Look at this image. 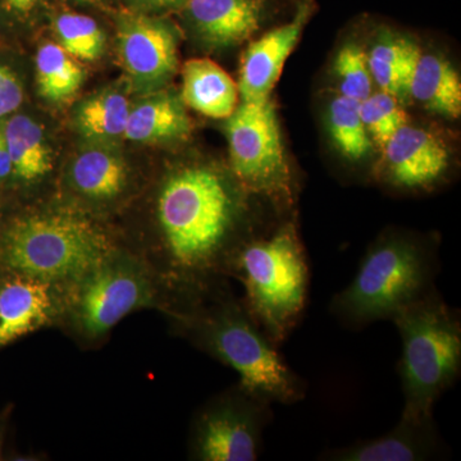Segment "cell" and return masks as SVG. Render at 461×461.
<instances>
[{
  "instance_id": "cell-31",
  "label": "cell",
  "mask_w": 461,
  "mask_h": 461,
  "mask_svg": "<svg viewBox=\"0 0 461 461\" xmlns=\"http://www.w3.org/2000/svg\"><path fill=\"white\" fill-rule=\"evenodd\" d=\"M7 3L18 12H29L30 9L35 7L38 0H7Z\"/></svg>"
},
{
  "instance_id": "cell-21",
  "label": "cell",
  "mask_w": 461,
  "mask_h": 461,
  "mask_svg": "<svg viewBox=\"0 0 461 461\" xmlns=\"http://www.w3.org/2000/svg\"><path fill=\"white\" fill-rule=\"evenodd\" d=\"M420 54V48L405 39H384L378 42L366 56L373 81L384 93L395 96L408 94Z\"/></svg>"
},
{
  "instance_id": "cell-14",
  "label": "cell",
  "mask_w": 461,
  "mask_h": 461,
  "mask_svg": "<svg viewBox=\"0 0 461 461\" xmlns=\"http://www.w3.org/2000/svg\"><path fill=\"white\" fill-rule=\"evenodd\" d=\"M118 48L124 68L138 83H159L177 65L175 33L153 18L126 16L121 20Z\"/></svg>"
},
{
  "instance_id": "cell-8",
  "label": "cell",
  "mask_w": 461,
  "mask_h": 461,
  "mask_svg": "<svg viewBox=\"0 0 461 461\" xmlns=\"http://www.w3.org/2000/svg\"><path fill=\"white\" fill-rule=\"evenodd\" d=\"M226 130L236 181L251 195L290 208L295 182L271 98L241 102L227 118Z\"/></svg>"
},
{
  "instance_id": "cell-15",
  "label": "cell",
  "mask_w": 461,
  "mask_h": 461,
  "mask_svg": "<svg viewBox=\"0 0 461 461\" xmlns=\"http://www.w3.org/2000/svg\"><path fill=\"white\" fill-rule=\"evenodd\" d=\"M191 20L206 39L217 45L247 41L259 27L262 0H186Z\"/></svg>"
},
{
  "instance_id": "cell-19",
  "label": "cell",
  "mask_w": 461,
  "mask_h": 461,
  "mask_svg": "<svg viewBox=\"0 0 461 461\" xmlns=\"http://www.w3.org/2000/svg\"><path fill=\"white\" fill-rule=\"evenodd\" d=\"M190 129L181 100L163 94L131 108L123 136L135 142L167 141L184 138Z\"/></svg>"
},
{
  "instance_id": "cell-17",
  "label": "cell",
  "mask_w": 461,
  "mask_h": 461,
  "mask_svg": "<svg viewBox=\"0 0 461 461\" xmlns=\"http://www.w3.org/2000/svg\"><path fill=\"white\" fill-rule=\"evenodd\" d=\"M408 95L444 117L457 118L461 113L459 74L444 58L420 54L412 69Z\"/></svg>"
},
{
  "instance_id": "cell-24",
  "label": "cell",
  "mask_w": 461,
  "mask_h": 461,
  "mask_svg": "<svg viewBox=\"0 0 461 461\" xmlns=\"http://www.w3.org/2000/svg\"><path fill=\"white\" fill-rule=\"evenodd\" d=\"M329 126L339 153L350 162H359L369 154L371 141L360 115V103L339 96L330 104Z\"/></svg>"
},
{
  "instance_id": "cell-34",
  "label": "cell",
  "mask_w": 461,
  "mask_h": 461,
  "mask_svg": "<svg viewBox=\"0 0 461 461\" xmlns=\"http://www.w3.org/2000/svg\"><path fill=\"white\" fill-rule=\"evenodd\" d=\"M0 235H2V230H0Z\"/></svg>"
},
{
  "instance_id": "cell-16",
  "label": "cell",
  "mask_w": 461,
  "mask_h": 461,
  "mask_svg": "<svg viewBox=\"0 0 461 461\" xmlns=\"http://www.w3.org/2000/svg\"><path fill=\"white\" fill-rule=\"evenodd\" d=\"M239 102V89L226 71L208 58H196L182 69V103L205 117L229 118Z\"/></svg>"
},
{
  "instance_id": "cell-29",
  "label": "cell",
  "mask_w": 461,
  "mask_h": 461,
  "mask_svg": "<svg viewBox=\"0 0 461 461\" xmlns=\"http://www.w3.org/2000/svg\"><path fill=\"white\" fill-rule=\"evenodd\" d=\"M14 178L11 158H9L5 139H3L2 127H0V185Z\"/></svg>"
},
{
  "instance_id": "cell-7",
  "label": "cell",
  "mask_w": 461,
  "mask_h": 461,
  "mask_svg": "<svg viewBox=\"0 0 461 461\" xmlns=\"http://www.w3.org/2000/svg\"><path fill=\"white\" fill-rule=\"evenodd\" d=\"M182 293L144 263L112 251L80 280L69 285L65 313L85 339L104 338L123 318L142 308L165 305L173 314Z\"/></svg>"
},
{
  "instance_id": "cell-18",
  "label": "cell",
  "mask_w": 461,
  "mask_h": 461,
  "mask_svg": "<svg viewBox=\"0 0 461 461\" xmlns=\"http://www.w3.org/2000/svg\"><path fill=\"white\" fill-rule=\"evenodd\" d=\"M2 133L14 180L32 184L42 180L51 171L53 157L35 121L27 115H14L3 124Z\"/></svg>"
},
{
  "instance_id": "cell-5",
  "label": "cell",
  "mask_w": 461,
  "mask_h": 461,
  "mask_svg": "<svg viewBox=\"0 0 461 461\" xmlns=\"http://www.w3.org/2000/svg\"><path fill=\"white\" fill-rule=\"evenodd\" d=\"M402 339L399 362L403 417H432L461 373V315L438 290L393 318Z\"/></svg>"
},
{
  "instance_id": "cell-28",
  "label": "cell",
  "mask_w": 461,
  "mask_h": 461,
  "mask_svg": "<svg viewBox=\"0 0 461 461\" xmlns=\"http://www.w3.org/2000/svg\"><path fill=\"white\" fill-rule=\"evenodd\" d=\"M23 102V90L17 76L0 65V120L16 112Z\"/></svg>"
},
{
  "instance_id": "cell-25",
  "label": "cell",
  "mask_w": 461,
  "mask_h": 461,
  "mask_svg": "<svg viewBox=\"0 0 461 461\" xmlns=\"http://www.w3.org/2000/svg\"><path fill=\"white\" fill-rule=\"evenodd\" d=\"M60 47L74 58L95 60L104 50L105 36L95 20L83 14H63L56 20Z\"/></svg>"
},
{
  "instance_id": "cell-1",
  "label": "cell",
  "mask_w": 461,
  "mask_h": 461,
  "mask_svg": "<svg viewBox=\"0 0 461 461\" xmlns=\"http://www.w3.org/2000/svg\"><path fill=\"white\" fill-rule=\"evenodd\" d=\"M251 196L209 167H185L168 176L157 200L159 275L181 293L230 278L240 250L264 230L251 226Z\"/></svg>"
},
{
  "instance_id": "cell-3",
  "label": "cell",
  "mask_w": 461,
  "mask_h": 461,
  "mask_svg": "<svg viewBox=\"0 0 461 461\" xmlns=\"http://www.w3.org/2000/svg\"><path fill=\"white\" fill-rule=\"evenodd\" d=\"M438 245L406 232L384 233L368 248L353 281L330 300V313L348 330L393 321L437 290Z\"/></svg>"
},
{
  "instance_id": "cell-10",
  "label": "cell",
  "mask_w": 461,
  "mask_h": 461,
  "mask_svg": "<svg viewBox=\"0 0 461 461\" xmlns=\"http://www.w3.org/2000/svg\"><path fill=\"white\" fill-rule=\"evenodd\" d=\"M63 286L5 269L0 276V348L50 326L65 313Z\"/></svg>"
},
{
  "instance_id": "cell-27",
  "label": "cell",
  "mask_w": 461,
  "mask_h": 461,
  "mask_svg": "<svg viewBox=\"0 0 461 461\" xmlns=\"http://www.w3.org/2000/svg\"><path fill=\"white\" fill-rule=\"evenodd\" d=\"M335 74L341 95L362 103L372 94L373 78L368 58L357 45H346L335 60Z\"/></svg>"
},
{
  "instance_id": "cell-12",
  "label": "cell",
  "mask_w": 461,
  "mask_h": 461,
  "mask_svg": "<svg viewBox=\"0 0 461 461\" xmlns=\"http://www.w3.org/2000/svg\"><path fill=\"white\" fill-rule=\"evenodd\" d=\"M445 454V445L432 417H400L384 435L344 447L324 451L318 459L329 461H426Z\"/></svg>"
},
{
  "instance_id": "cell-23",
  "label": "cell",
  "mask_w": 461,
  "mask_h": 461,
  "mask_svg": "<svg viewBox=\"0 0 461 461\" xmlns=\"http://www.w3.org/2000/svg\"><path fill=\"white\" fill-rule=\"evenodd\" d=\"M131 105L129 99L117 91H107L94 96L81 105L77 126L87 138L108 140L123 136Z\"/></svg>"
},
{
  "instance_id": "cell-6",
  "label": "cell",
  "mask_w": 461,
  "mask_h": 461,
  "mask_svg": "<svg viewBox=\"0 0 461 461\" xmlns=\"http://www.w3.org/2000/svg\"><path fill=\"white\" fill-rule=\"evenodd\" d=\"M113 250L108 236L75 212L23 215L0 235L3 269L66 286L80 280Z\"/></svg>"
},
{
  "instance_id": "cell-32",
  "label": "cell",
  "mask_w": 461,
  "mask_h": 461,
  "mask_svg": "<svg viewBox=\"0 0 461 461\" xmlns=\"http://www.w3.org/2000/svg\"><path fill=\"white\" fill-rule=\"evenodd\" d=\"M2 445H3V424L0 423V457H2Z\"/></svg>"
},
{
  "instance_id": "cell-13",
  "label": "cell",
  "mask_w": 461,
  "mask_h": 461,
  "mask_svg": "<svg viewBox=\"0 0 461 461\" xmlns=\"http://www.w3.org/2000/svg\"><path fill=\"white\" fill-rule=\"evenodd\" d=\"M311 14V5L302 2L290 23L264 33L249 45L242 58L238 85L242 102L269 98Z\"/></svg>"
},
{
  "instance_id": "cell-9",
  "label": "cell",
  "mask_w": 461,
  "mask_h": 461,
  "mask_svg": "<svg viewBox=\"0 0 461 461\" xmlns=\"http://www.w3.org/2000/svg\"><path fill=\"white\" fill-rule=\"evenodd\" d=\"M273 403L238 384L211 400L194 420L190 455L200 461H256Z\"/></svg>"
},
{
  "instance_id": "cell-22",
  "label": "cell",
  "mask_w": 461,
  "mask_h": 461,
  "mask_svg": "<svg viewBox=\"0 0 461 461\" xmlns=\"http://www.w3.org/2000/svg\"><path fill=\"white\" fill-rule=\"evenodd\" d=\"M39 90L45 99L63 102L81 87L84 71L59 44L42 45L36 54Z\"/></svg>"
},
{
  "instance_id": "cell-20",
  "label": "cell",
  "mask_w": 461,
  "mask_h": 461,
  "mask_svg": "<svg viewBox=\"0 0 461 461\" xmlns=\"http://www.w3.org/2000/svg\"><path fill=\"white\" fill-rule=\"evenodd\" d=\"M74 189L93 202H112L126 190L129 171L122 158L103 149L85 150L71 167Z\"/></svg>"
},
{
  "instance_id": "cell-26",
  "label": "cell",
  "mask_w": 461,
  "mask_h": 461,
  "mask_svg": "<svg viewBox=\"0 0 461 461\" xmlns=\"http://www.w3.org/2000/svg\"><path fill=\"white\" fill-rule=\"evenodd\" d=\"M360 115L368 135L384 147L391 136L406 123V114L393 94L379 91L360 103Z\"/></svg>"
},
{
  "instance_id": "cell-33",
  "label": "cell",
  "mask_w": 461,
  "mask_h": 461,
  "mask_svg": "<svg viewBox=\"0 0 461 461\" xmlns=\"http://www.w3.org/2000/svg\"><path fill=\"white\" fill-rule=\"evenodd\" d=\"M78 2H84V3H99V2H103V0H78Z\"/></svg>"
},
{
  "instance_id": "cell-30",
  "label": "cell",
  "mask_w": 461,
  "mask_h": 461,
  "mask_svg": "<svg viewBox=\"0 0 461 461\" xmlns=\"http://www.w3.org/2000/svg\"><path fill=\"white\" fill-rule=\"evenodd\" d=\"M136 2L151 5V7H176L182 3H186V0H136Z\"/></svg>"
},
{
  "instance_id": "cell-11",
  "label": "cell",
  "mask_w": 461,
  "mask_h": 461,
  "mask_svg": "<svg viewBox=\"0 0 461 461\" xmlns=\"http://www.w3.org/2000/svg\"><path fill=\"white\" fill-rule=\"evenodd\" d=\"M382 180L402 191L432 189L444 180L450 154L432 133L403 124L384 145Z\"/></svg>"
},
{
  "instance_id": "cell-4",
  "label": "cell",
  "mask_w": 461,
  "mask_h": 461,
  "mask_svg": "<svg viewBox=\"0 0 461 461\" xmlns=\"http://www.w3.org/2000/svg\"><path fill=\"white\" fill-rule=\"evenodd\" d=\"M230 277L244 286L241 303L251 320L281 348L304 317L311 287L309 259L293 218L249 240Z\"/></svg>"
},
{
  "instance_id": "cell-2",
  "label": "cell",
  "mask_w": 461,
  "mask_h": 461,
  "mask_svg": "<svg viewBox=\"0 0 461 461\" xmlns=\"http://www.w3.org/2000/svg\"><path fill=\"white\" fill-rule=\"evenodd\" d=\"M173 318L194 344L238 373L239 384L250 393L273 405L305 399L304 379L254 323L226 281L191 294Z\"/></svg>"
}]
</instances>
